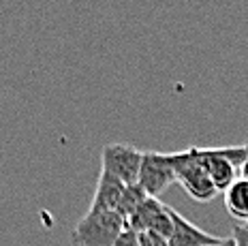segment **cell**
Masks as SVG:
<instances>
[{"label": "cell", "instance_id": "obj_2", "mask_svg": "<svg viewBox=\"0 0 248 246\" xmlns=\"http://www.w3.org/2000/svg\"><path fill=\"white\" fill-rule=\"evenodd\" d=\"M169 161L175 169V182H180V186L184 188L195 201H212L216 197V186L212 182L208 169H205L197 158L193 156L190 148L180 152H167Z\"/></svg>", "mask_w": 248, "mask_h": 246}, {"label": "cell", "instance_id": "obj_8", "mask_svg": "<svg viewBox=\"0 0 248 246\" xmlns=\"http://www.w3.org/2000/svg\"><path fill=\"white\" fill-rule=\"evenodd\" d=\"M225 208L235 220L248 223V180L237 178L225 191Z\"/></svg>", "mask_w": 248, "mask_h": 246}, {"label": "cell", "instance_id": "obj_12", "mask_svg": "<svg viewBox=\"0 0 248 246\" xmlns=\"http://www.w3.org/2000/svg\"><path fill=\"white\" fill-rule=\"evenodd\" d=\"M233 242H235V246H248V227L246 225H235Z\"/></svg>", "mask_w": 248, "mask_h": 246}, {"label": "cell", "instance_id": "obj_1", "mask_svg": "<svg viewBox=\"0 0 248 246\" xmlns=\"http://www.w3.org/2000/svg\"><path fill=\"white\" fill-rule=\"evenodd\" d=\"M126 229V220L116 210L90 208L75 225L71 242L75 246H116Z\"/></svg>", "mask_w": 248, "mask_h": 246}, {"label": "cell", "instance_id": "obj_13", "mask_svg": "<svg viewBox=\"0 0 248 246\" xmlns=\"http://www.w3.org/2000/svg\"><path fill=\"white\" fill-rule=\"evenodd\" d=\"M214 246H235V242H233V238H223L218 244H214Z\"/></svg>", "mask_w": 248, "mask_h": 246}, {"label": "cell", "instance_id": "obj_14", "mask_svg": "<svg viewBox=\"0 0 248 246\" xmlns=\"http://www.w3.org/2000/svg\"><path fill=\"white\" fill-rule=\"evenodd\" d=\"M240 171H242V178H246V180H248V158H246V163H244V165H242Z\"/></svg>", "mask_w": 248, "mask_h": 246}, {"label": "cell", "instance_id": "obj_10", "mask_svg": "<svg viewBox=\"0 0 248 246\" xmlns=\"http://www.w3.org/2000/svg\"><path fill=\"white\" fill-rule=\"evenodd\" d=\"M139 235V244L141 246H169V240L165 235H158L154 231H141Z\"/></svg>", "mask_w": 248, "mask_h": 246}, {"label": "cell", "instance_id": "obj_5", "mask_svg": "<svg viewBox=\"0 0 248 246\" xmlns=\"http://www.w3.org/2000/svg\"><path fill=\"white\" fill-rule=\"evenodd\" d=\"M173 182H175V169L171 161H169L167 152H143L137 184L146 191V195L158 197Z\"/></svg>", "mask_w": 248, "mask_h": 246}, {"label": "cell", "instance_id": "obj_3", "mask_svg": "<svg viewBox=\"0 0 248 246\" xmlns=\"http://www.w3.org/2000/svg\"><path fill=\"white\" fill-rule=\"evenodd\" d=\"M143 152L128 143H107L101 152V171L111 173L126 186L139 182Z\"/></svg>", "mask_w": 248, "mask_h": 246}, {"label": "cell", "instance_id": "obj_15", "mask_svg": "<svg viewBox=\"0 0 248 246\" xmlns=\"http://www.w3.org/2000/svg\"><path fill=\"white\" fill-rule=\"evenodd\" d=\"M246 227H248V223H246Z\"/></svg>", "mask_w": 248, "mask_h": 246}, {"label": "cell", "instance_id": "obj_9", "mask_svg": "<svg viewBox=\"0 0 248 246\" xmlns=\"http://www.w3.org/2000/svg\"><path fill=\"white\" fill-rule=\"evenodd\" d=\"M146 197H148L146 191H143L139 184H131V186H126V191H124V197H122V201H120V208H118V212L122 214L126 223H128V218H131V214L135 212L137 206Z\"/></svg>", "mask_w": 248, "mask_h": 246}, {"label": "cell", "instance_id": "obj_4", "mask_svg": "<svg viewBox=\"0 0 248 246\" xmlns=\"http://www.w3.org/2000/svg\"><path fill=\"white\" fill-rule=\"evenodd\" d=\"M126 227H131L133 231H154L158 235H165L169 240V235L173 231V218H171V206L163 203L158 197H148L137 206V210L131 214Z\"/></svg>", "mask_w": 248, "mask_h": 246}, {"label": "cell", "instance_id": "obj_11", "mask_svg": "<svg viewBox=\"0 0 248 246\" xmlns=\"http://www.w3.org/2000/svg\"><path fill=\"white\" fill-rule=\"evenodd\" d=\"M116 246H141V244H139V235H137V231H133L131 227H126V229L122 231L120 238H118Z\"/></svg>", "mask_w": 248, "mask_h": 246}, {"label": "cell", "instance_id": "obj_7", "mask_svg": "<svg viewBox=\"0 0 248 246\" xmlns=\"http://www.w3.org/2000/svg\"><path fill=\"white\" fill-rule=\"evenodd\" d=\"M124 191H126V184L120 182L118 178H113L111 173L101 171L90 208L116 210V212H118V208H120V201H122V197H124Z\"/></svg>", "mask_w": 248, "mask_h": 246}, {"label": "cell", "instance_id": "obj_6", "mask_svg": "<svg viewBox=\"0 0 248 246\" xmlns=\"http://www.w3.org/2000/svg\"><path fill=\"white\" fill-rule=\"evenodd\" d=\"M171 218H173V231L169 235V246H214L223 240L218 235H210L208 231L199 229L197 225H193L173 208H171Z\"/></svg>", "mask_w": 248, "mask_h": 246}]
</instances>
